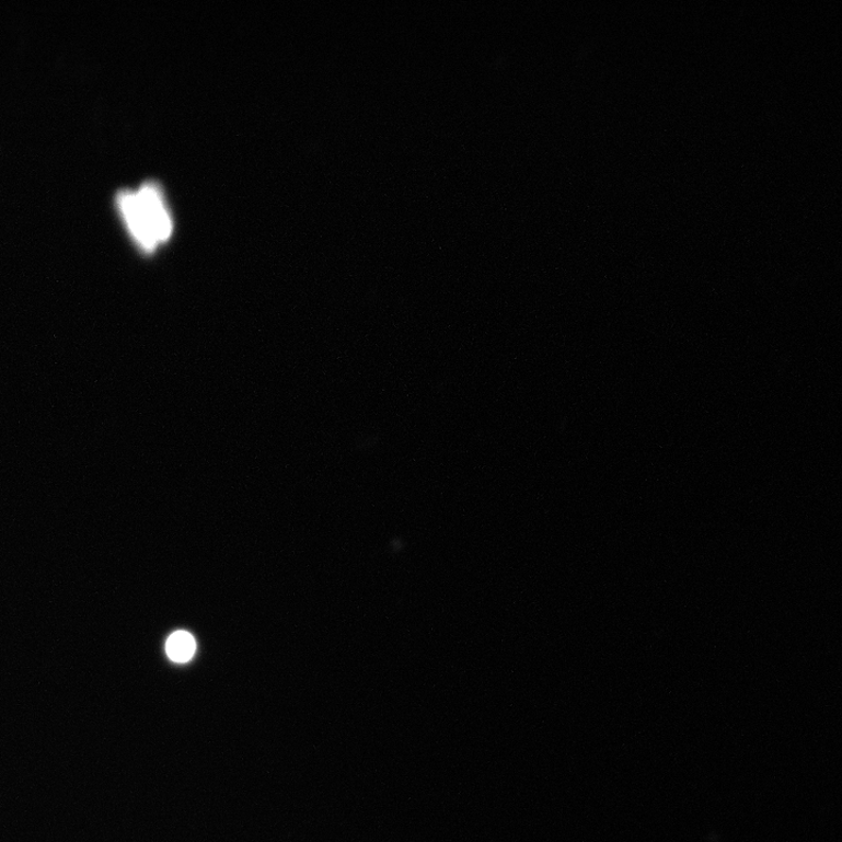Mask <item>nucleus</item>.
I'll use <instances>...</instances> for the list:
<instances>
[{
  "label": "nucleus",
  "mask_w": 842,
  "mask_h": 842,
  "mask_svg": "<svg viewBox=\"0 0 842 842\" xmlns=\"http://www.w3.org/2000/svg\"><path fill=\"white\" fill-rule=\"evenodd\" d=\"M117 206L137 244L146 251L166 242L173 232V220L158 184L149 182L139 191L119 194Z\"/></svg>",
  "instance_id": "nucleus-1"
},
{
  "label": "nucleus",
  "mask_w": 842,
  "mask_h": 842,
  "mask_svg": "<svg viewBox=\"0 0 842 842\" xmlns=\"http://www.w3.org/2000/svg\"><path fill=\"white\" fill-rule=\"evenodd\" d=\"M196 651V642L191 633L178 631L171 634L166 642V653L171 660L184 664L192 660Z\"/></svg>",
  "instance_id": "nucleus-2"
}]
</instances>
